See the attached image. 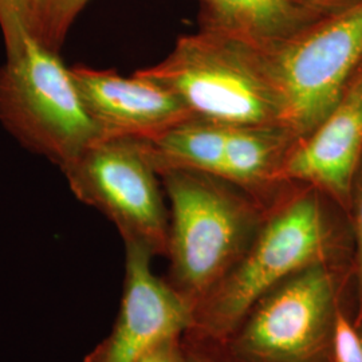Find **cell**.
Masks as SVG:
<instances>
[{"mask_svg": "<svg viewBox=\"0 0 362 362\" xmlns=\"http://www.w3.org/2000/svg\"><path fill=\"white\" fill-rule=\"evenodd\" d=\"M353 251L348 214L322 191L290 182L245 257L194 306L182 338L219 344L274 287L313 266L353 263Z\"/></svg>", "mask_w": 362, "mask_h": 362, "instance_id": "1", "label": "cell"}, {"mask_svg": "<svg viewBox=\"0 0 362 362\" xmlns=\"http://www.w3.org/2000/svg\"><path fill=\"white\" fill-rule=\"evenodd\" d=\"M160 179L169 202L165 279L194 310L245 257L269 208L216 175L172 169Z\"/></svg>", "mask_w": 362, "mask_h": 362, "instance_id": "2", "label": "cell"}, {"mask_svg": "<svg viewBox=\"0 0 362 362\" xmlns=\"http://www.w3.org/2000/svg\"><path fill=\"white\" fill-rule=\"evenodd\" d=\"M353 279V263L297 272L260 298L219 344L202 345L223 362H332L338 314Z\"/></svg>", "mask_w": 362, "mask_h": 362, "instance_id": "3", "label": "cell"}, {"mask_svg": "<svg viewBox=\"0 0 362 362\" xmlns=\"http://www.w3.org/2000/svg\"><path fill=\"white\" fill-rule=\"evenodd\" d=\"M177 95L194 118L224 127H282L278 95L257 47L199 28L158 64L137 70Z\"/></svg>", "mask_w": 362, "mask_h": 362, "instance_id": "4", "label": "cell"}, {"mask_svg": "<svg viewBox=\"0 0 362 362\" xmlns=\"http://www.w3.org/2000/svg\"><path fill=\"white\" fill-rule=\"evenodd\" d=\"M0 124L30 152L59 168L104 139L59 52L26 34L0 66Z\"/></svg>", "mask_w": 362, "mask_h": 362, "instance_id": "5", "label": "cell"}, {"mask_svg": "<svg viewBox=\"0 0 362 362\" xmlns=\"http://www.w3.org/2000/svg\"><path fill=\"white\" fill-rule=\"evenodd\" d=\"M258 50L282 127L298 141L320 125L361 67L362 0Z\"/></svg>", "mask_w": 362, "mask_h": 362, "instance_id": "6", "label": "cell"}, {"mask_svg": "<svg viewBox=\"0 0 362 362\" xmlns=\"http://www.w3.org/2000/svg\"><path fill=\"white\" fill-rule=\"evenodd\" d=\"M61 170L73 194L112 221L124 243L167 255L169 208L143 140L101 139Z\"/></svg>", "mask_w": 362, "mask_h": 362, "instance_id": "7", "label": "cell"}, {"mask_svg": "<svg viewBox=\"0 0 362 362\" xmlns=\"http://www.w3.org/2000/svg\"><path fill=\"white\" fill-rule=\"evenodd\" d=\"M125 245V281L116 322L83 362H137L192 324V306L152 272L146 248Z\"/></svg>", "mask_w": 362, "mask_h": 362, "instance_id": "8", "label": "cell"}, {"mask_svg": "<svg viewBox=\"0 0 362 362\" xmlns=\"http://www.w3.org/2000/svg\"><path fill=\"white\" fill-rule=\"evenodd\" d=\"M70 70L104 139L149 141L194 118L176 94L140 71L122 77L113 70L85 65Z\"/></svg>", "mask_w": 362, "mask_h": 362, "instance_id": "9", "label": "cell"}, {"mask_svg": "<svg viewBox=\"0 0 362 362\" xmlns=\"http://www.w3.org/2000/svg\"><path fill=\"white\" fill-rule=\"evenodd\" d=\"M361 160L362 65L320 125L293 145L282 180L322 191L348 214L351 184Z\"/></svg>", "mask_w": 362, "mask_h": 362, "instance_id": "10", "label": "cell"}, {"mask_svg": "<svg viewBox=\"0 0 362 362\" xmlns=\"http://www.w3.org/2000/svg\"><path fill=\"white\" fill-rule=\"evenodd\" d=\"M294 144L293 134L281 125L231 127L219 177L270 208L290 184L282 180V169Z\"/></svg>", "mask_w": 362, "mask_h": 362, "instance_id": "11", "label": "cell"}, {"mask_svg": "<svg viewBox=\"0 0 362 362\" xmlns=\"http://www.w3.org/2000/svg\"><path fill=\"white\" fill-rule=\"evenodd\" d=\"M200 28L263 49L322 18L293 0H196Z\"/></svg>", "mask_w": 362, "mask_h": 362, "instance_id": "12", "label": "cell"}, {"mask_svg": "<svg viewBox=\"0 0 362 362\" xmlns=\"http://www.w3.org/2000/svg\"><path fill=\"white\" fill-rule=\"evenodd\" d=\"M230 128L191 118L144 144L158 175L184 169L219 176Z\"/></svg>", "mask_w": 362, "mask_h": 362, "instance_id": "13", "label": "cell"}, {"mask_svg": "<svg viewBox=\"0 0 362 362\" xmlns=\"http://www.w3.org/2000/svg\"><path fill=\"white\" fill-rule=\"evenodd\" d=\"M49 0H0V31L4 47H11L23 35L39 38Z\"/></svg>", "mask_w": 362, "mask_h": 362, "instance_id": "14", "label": "cell"}, {"mask_svg": "<svg viewBox=\"0 0 362 362\" xmlns=\"http://www.w3.org/2000/svg\"><path fill=\"white\" fill-rule=\"evenodd\" d=\"M89 1L90 0H49L38 40L54 52H59L67 33Z\"/></svg>", "mask_w": 362, "mask_h": 362, "instance_id": "15", "label": "cell"}, {"mask_svg": "<svg viewBox=\"0 0 362 362\" xmlns=\"http://www.w3.org/2000/svg\"><path fill=\"white\" fill-rule=\"evenodd\" d=\"M353 235V287H354V317L353 324L362 322V160L351 184L350 206L348 211Z\"/></svg>", "mask_w": 362, "mask_h": 362, "instance_id": "16", "label": "cell"}, {"mask_svg": "<svg viewBox=\"0 0 362 362\" xmlns=\"http://www.w3.org/2000/svg\"><path fill=\"white\" fill-rule=\"evenodd\" d=\"M332 362H362V349L353 318L344 308L338 314Z\"/></svg>", "mask_w": 362, "mask_h": 362, "instance_id": "17", "label": "cell"}, {"mask_svg": "<svg viewBox=\"0 0 362 362\" xmlns=\"http://www.w3.org/2000/svg\"><path fill=\"white\" fill-rule=\"evenodd\" d=\"M137 362H188L182 336L163 342Z\"/></svg>", "mask_w": 362, "mask_h": 362, "instance_id": "18", "label": "cell"}, {"mask_svg": "<svg viewBox=\"0 0 362 362\" xmlns=\"http://www.w3.org/2000/svg\"><path fill=\"white\" fill-rule=\"evenodd\" d=\"M303 8L309 10L311 13H317L320 16H325L329 13H337L344 10L351 4L357 3L358 0H293Z\"/></svg>", "mask_w": 362, "mask_h": 362, "instance_id": "19", "label": "cell"}, {"mask_svg": "<svg viewBox=\"0 0 362 362\" xmlns=\"http://www.w3.org/2000/svg\"><path fill=\"white\" fill-rule=\"evenodd\" d=\"M184 346L187 351V361L188 362H223L219 356L211 349L209 346L202 345V344H194L184 341Z\"/></svg>", "mask_w": 362, "mask_h": 362, "instance_id": "20", "label": "cell"}, {"mask_svg": "<svg viewBox=\"0 0 362 362\" xmlns=\"http://www.w3.org/2000/svg\"><path fill=\"white\" fill-rule=\"evenodd\" d=\"M356 330H357V334H358V339H360V345H361L362 349V322L358 326H356Z\"/></svg>", "mask_w": 362, "mask_h": 362, "instance_id": "21", "label": "cell"}]
</instances>
